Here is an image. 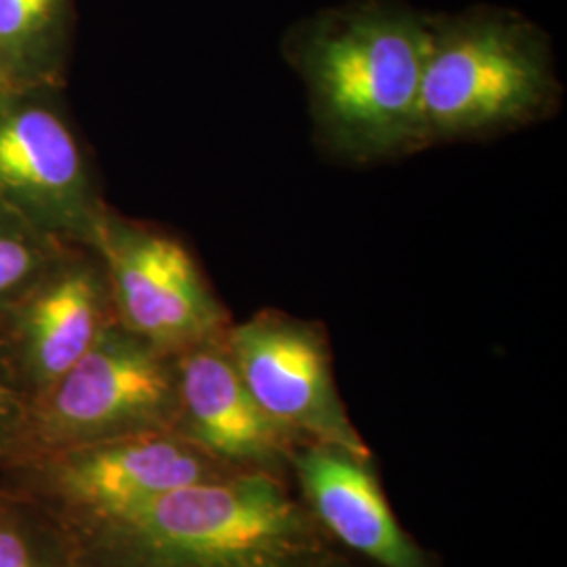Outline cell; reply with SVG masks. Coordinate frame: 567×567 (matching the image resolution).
<instances>
[{
    "mask_svg": "<svg viewBox=\"0 0 567 567\" xmlns=\"http://www.w3.org/2000/svg\"><path fill=\"white\" fill-rule=\"evenodd\" d=\"M49 391V412L76 433L156 425L177 412L175 355L107 324Z\"/></svg>",
    "mask_w": 567,
    "mask_h": 567,
    "instance_id": "52a82bcc",
    "label": "cell"
},
{
    "mask_svg": "<svg viewBox=\"0 0 567 567\" xmlns=\"http://www.w3.org/2000/svg\"><path fill=\"white\" fill-rule=\"evenodd\" d=\"M91 248L102 261L118 324L145 343L177 355L229 328L196 259L173 236L107 208Z\"/></svg>",
    "mask_w": 567,
    "mask_h": 567,
    "instance_id": "5b68a950",
    "label": "cell"
},
{
    "mask_svg": "<svg viewBox=\"0 0 567 567\" xmlns=\"http://www.w3.org/2000/svg\"><path fill=\"white\" fill-rule=\"evenodd\" d=\"M288 458L309 513L344 547L377 567H426L423 553L386 505L370 458L313 442Z\"/></svg>",
    "mask_w": 567,
    "mask_h": 567,
    "instance_id": "30bf717a",
    "label": "cell"
},
{
    "mask_svg": "<svg viewBox=\"0 0 567 567\" xmlns=\"http://www.w3.org/2000/svg\"><path fill=\"white\" fill-rule=\"evenodd\" d=\"M244 383L265 414L292 437L370 458L334 385L330 351L318 326L261 311L225 330Z\"/></svg>",
    "mask_w": 567,
    "mask_h": 567,
    "instance_id": "8992f818",
    "label": "cell"
},
{
    "mask_svg": "<svg viewBox=\"0 0 567 567\" xmlns=\"http://www.w3.org/2000/svg\"><path fill=\"white\" fill-rule=\"evenodd\" d=\"M303 567H351L347 566V564H341V561H326L322 559V555H318L316 559H311L307 566Z\"/></svg>",
    "mask_w": 567,
    "mask_h": 567,
    "instance_id": "9a60e30c",
    "label": "cell"
},
{
    "mask_svg": "<svg viewBox=\"0 0 567 567\" xmlns=\"http://www.w3.org/2000/svg\"><path fill=\"white\" fill-rule=\"evenodd\" d=\"M114 522L168 567H303L320 555L311 513L269 471L177 487Z\"/></svg>",
    "mask_w": 567,
    "mask_h": 567,
    "instance_id": "3957f363",
    "label": "cell"
},
{
    "mask_svg": "<svg viewBox=\"0 0 567 567\" xmlns=\"http://www.w3.org/2000/svg\"><path fill=\"white\" fill-rule=\"evenodd\" d=\"M0 567H32L23 540L9 529H0Z\"/></svg>",
    "mask_w": 567,
    "mask_h": 567,
    "instance_id": "5bb4252c",
    "label": "cell"
},
{
    "mask_svg": "<svg viewBox=\"0 0 567 567\" xmlns=\"http://www.w3.org/2000/svg\"><path fill=\"white\" fill-rule=\"evenodd\" d=\"M65 248L0 208V303H16Z\"/></svg>",
    "mask_w": 567,
    "mask_h": 567,
    "instance_id": "4fadbf2b",
    "label": "cell"
},
{
    "mask_svg": "<svg viewBox=\"0 0 567 567\" xmlns=\"http://www.w3.org/2000/svg\"><path fill=\"white\" fill-rule=\"evenodd\" d=\"M7 412H9V393H7L4 385L0 383V421L7 416Z\"/></svg>",
    "mask_w": 567,
    "mask_h": 567,
    "instance_id": "2e32d148",
    "label": "cell"
},
{
    "mask_svg": "<svg viewBox=\"0 0 567 567\" xmlns=\"http://www.w3.org/2000/svg\"><path fill=\"white\" fill-rule=\"evenodd\" d=\"M559 82L543 32L496 9L431 18L421 86V143L486 137L540 121Z\"/></svg>",
    "mask_w": 567,
    "mask_h": 567,
    "instance_id": "7a4b0ae2",
    "label": "cell"
},
{
    "mask_svg": "<svg viewBox=\"0 0 567 567\" xmlns=\"http://www.w3.org/2000/svg\"><path fill=\"white\" fill-rule=\"evenodd\" d=\"M72 25L74 0H0V84L60 86Z\"/></svg>",
    "mask_w": 567,
    "mask_h": 567,
    "instance_id": "7c38bea8",
    "label": "cell"
},
{
    "mask_svg": "<svg viewBox=\"0 0 567 567\" xmlns=\"http://www.w3.org/2000/svg\"><path fill=\"white\" fill-rule=\"evenodd\" d=\"M55 91L0 84V208L58 243L91 248L107 206Z\"/></svg>",
    "mask_w": 567,
    "mask_h": 567,
    "instance_id": "277c9868",
    "label": "cell"
},
{
    "mask_svg": "<svg viewBox=\"0 0 567 567\" xmlns=\"http://www.w3.org/2000/svg\"><path fill=\"white\" fill-rule=\"evenodd\" d=\"M217 477L200 452L168 437H128L81 456L68 486L82 503L118 519L171 489Z\"/></svg>",
    "mask_w": 567,
    "mask_h": 567,
    "instance_id": "8fae6325",
    "label": "cell"
},
{
    "mask_svg": "<svg viewBox=\"0 0 567 567\" xmlns=\"http://www.w3.org/2000/svg\"><path fill=\"white\" fill-rule=\"evenodd\" d=\"M177 412L208 454L269 471L292 452V435L271 421L243 381L225 332L175 355Z\"/></svg>",
    "mask_w": 567,
    "mask_h": 567,
    "instance_id": "ba28073f",
    "label": "cell"
},
{
    "mask_svg": "<svg viewBox=\"0 0 567 567\" xmlns=\"http://www.w3.org/2000/svg\"><path fill=\"white\" fill-rule=\"evenodd\" d=\"M429 37V16L386 0L330 9L292 30L288 58L326 147L355 163L423 150Z\"/></svg>",
    "mask_w": 567,
    "mask_h": 567,
    "instance_id": "6da1fadb",
    "label": "cell"
},
{
    "mask_svg": "<svg viewBox=\"0 0 567 567\" xmlns=\"http://www.w3.org/2000/svg\"><path fill=\"white\" fill-rule=\"evenodd\" d=\"M18 301L23 364L42 389L55 385L110 324L105 271L86 246H68Z\"/></svg>",
    "mask_w": 567,
    "mask_h": 567,
    "instance_id": "9c48e42d",
    "label": "cell"
}]
</instances>
